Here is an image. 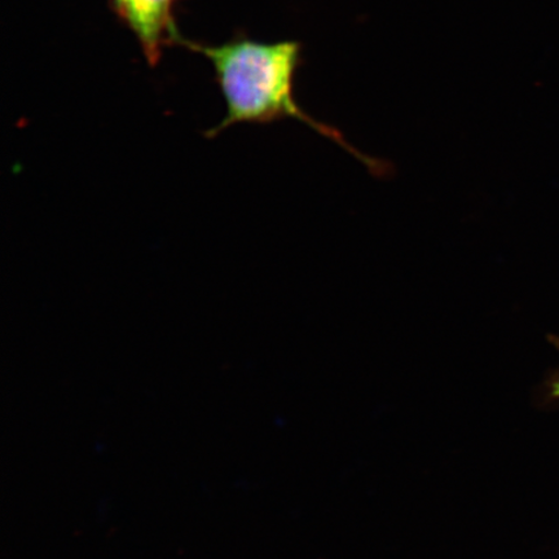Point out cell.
Instances as JSON below:
<instances>
[{"instance_id":"obj_2","label":"cell","mask_w":559,"mask_h":559,"mask_svg":"<svg viewBox=\"0 0 559 559\" xmlns=\"http://www.w3.org/2000/svg\"><path fill=\"white\" fill-rule=\"evenodd\" d=\"M175 0H114L115 11L142 46L146 59L156 64L167 40L175 41Z\"/></svg>"},{"instance_id":"obj_1","label":"cell","mask_w":559,"mask_h":559,"mask_svg":"<svg viewBox=\"0 0 559 559\" xmlns=\"http://www.w3.org/2000/svg\"><path fill=\"white\" fill-rule=\"evenodd\" d=\"M192 51L204 55L214 67L216 82L226 103V116L206 132L215 138L240 123H269L293 118L309 126L321 136L342 146L365 164L374 175L388 174L389 166L366 155L349 144L332 126L314 120L299 107L295 81L302 66V44L297 40L263 44L253 39H237L222 46H202L180 38Z\"/></svg>"},{"instance_id":"obj_3","label":"cell","mask_w":559,"mask_h":559,"mask_svg":"<svg viewBox=\"0 0 559 559\" xmlns=\"http://www.w3.org/2000/svg\"><path fill=\"white\" fill-rule=\"evenodd\" d=\"M549 341L559 349V337L550 335ZM545 400L549 402L559 401V373L551 374L544 388Z\"/></svg>"}]
</instances>
